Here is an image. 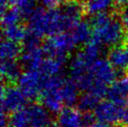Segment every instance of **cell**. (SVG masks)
<instances>
[{
    "instance_id": "8992f818",
    "label": "cell",
    "mask_w": 128,
    "mask_h": 127,
    "mask_svg": "<svg viewBox=\"0 0 128 127\" xmlns=\"http://www.w3.org/2000/svg\"><path fill=\"white\" fill-rule=\"evenodd\" d=\"M45 76L38 70H25L22 73L18 80L19 88L28 100H35L40 97Z\"/></svg>"
},
{
    "instance_id": "d4e9b609",
    "label": "cell",
    "mask_w": 128,
    "mask_h": 127,
    "mask_svg": "<svg viewBox=\"0 0 128 127\" xmlns=\"http://www.w3.org/2000/svg\"><path fill=\"white\" fill-rule=\"evenodd\" d=\"M0 125L1 127H8V114L1 111V116H0Z\"/></svg>"
},
{
    "instance_id": "cb8c5ba5",
    "label": "cell",
    "mask_w": 128,
    "mask_h": 127,
    "mask_svg": "<svg viewBox=\"0 0 128 127\" xmlns=\"http://www.w3.org/2000/svg\"><path fill=\"white\" fill-rule=\"evenodd\" d=\"M128 6V0H114V7L116 10H119L122 8Z\"/></svg>"
},
{
    "instance_id": "83f0119b",
    "label": "cell",
    "mask_w": 128,
    "mask_h": 127,
    "mask_svg": "<svg viewBox=\"0 0 128 127\" xmlns=\"http://www.w3.org/2000/svg\"><path fill=\"white\" fill-rule=\"evenodd\" d=\"M74 1H78V0H59V3H62L66 5V4L71 3V2H74Z\"/></svg>"
},
{
    "instance_id": "d6986e66",
    "label": "cell",
    "mask_w": 128,
    "mask_h": 127,
    "mask_svg": "<svg viewBox=\"0 0 128 127\" xmlns=\"http://www.w3.org/2000/svg\"><path fill=\"white\" fill-rule=\"evenodd\" d=\"M22 15L16 7H10L4 11H1V24L2 29L20 24Z\"/></svg>"
},
{
    "instance_id": "52a82bcc",
    "label": "cell",
    "mask_w": 128,
    "mask_h": 127,
    "mask_svg": "<svg viewBox=\"0 0 128 127\" xmlns=\"http://www.w3.org/2000/svg\"><path fill=\"white\" fill-rule=\"evenodd\" d=\"M126 105H122L110 100L101 101L94 110L96 120L106 124H115L121 122L124 108Z\"/></svg>"
},
{
    "instance_id": "9c48e42d",
    "label": "cell",
    "mask_w": 128,
    "mask_h": 127,
    "mask_svg": "<svg viewBox=\"0 0 128 127\" xmlns=\"http://www.w3.org/2000/svg\"><path fill=\"white\" fill-rule=\"evenodd\" d=\"M108 100L122 105L128 104V75H125L116 80L108 89L107 95Z\"/></svg>"
},
{
    "instance_id": "484cf974",
    "label": "cell",
    "mask_w": 128,
    "mask_h": 127,
    "mask_svg": "<svg viewBox=\"0 0 128 127\" xmlns=\"http://www.w3.org/2000/svg\"><path fill=\"white\" fill-rule=\"evenodd\" d=\"M121 124L124 125H128V104L124 106V111H122V115Z\"/></svg>"
},
{
    "instance_id": "4316f807",
    "label": "cell",
    "mask_w": 128,
    "mask_h": 127,
    "mask_svg": "<svg viewBox=\"0 0 128 127\" xmlns=\"http://www.w3.org/2000/svg\"><path fill=\"white\" fill-rule=\"evenodd\" d=\"M90 127H110V125L106 124H103V122H96L94 124H92V126H90Z\"/></svg>"
},
{
    "instance_id": "6da1fadb",
    "label": "cell",
    "mask_w": 128,
    "mask_h": 127,
    "mask_svg": "<svg viewBox=\"0 0 128 127\" xmlns=\"http://www.w3.org/2000/svg\"><path fill=\"white\" fill-rule=\"evenodd\" d=\"M92 39L102 46L118 47L127 41V33L120 21L108 12H102L92 17L91 21Z\"/></svg>"
},
{
    "instance_id": "7402d4cb",
    "label": "cell",
    "mask_w": 128,
    "mask_h": 127,
    "mask_svg": "<svg viewBox=\"0 0 128 127\" xmlns=\"http://www.w3.org/2000/svg\"><path fill=\"white\" fill-rule=\"evenodd\" d=\"M82 127H90L96 122V117L92 112H82Z\"/></svg>"
},
{
    "instance_id": "f1b7e54d",
    "label": "cell",
    "mask_w": 128,
    "mask_h": 127,
    "mask_svg": "<svg viewBox=\"0 0 128 127\" xmlns=\"http://www.w3.org/2000/svg\"><path fill=\"white\" fill-rule=\"evenodd\" d=\"M49 127H58V126H57V124H50V126H49Z\"/></svg>"
},
{
    "instance_id": "4fadbf2b",
    "label": "cell",
    "mask_w": 128,
    "mask_h": 127,
    "mask_svg": "<svg viewBox=\"0 0 128 127\" xmlns=\"http://www.w3.org/2000/svg\"><path fill=\"white\" fill-rule=\"evenodd\" d=\"M69 32L77 46L88 43L92 38V26L91 24H88L86 22L80 21L71 30H69Z\"/></svg>"
},
{
    "instance_id": "5bb4252c",
    "label": "cell",
    "mask_w": 128,
    "mask_h": 127,
    "mask_svg": "<svg viewBox=\"0 0 128 127\" xmlns=\"http://www.w3.org/2000/svg\"><path fill=\"white\" fill-rule=\"evenodd\" d=\"M64 63H66V61L61 60V59L47 57L42 61L38 70L45 77H49V78L50 77H55V76H60Z\"/></svg>"
},
{
    "instance_id": "ffe728a7",
    "label": "cell",
    "mask_w": 128,
    "mask_h": 127,
    "mask_svg": "<svg viewBox=\"0 0 128 127\" xmlns=\"http://www.w3.org/2000/svg\"><path fill=\"white\" fill-rule=\"evenodd\" d=\"M20 11L22 19L29 20L38 8V0H20L15 6Z\"/></svg>"
},
{
    "instance_id": "3957f363",
    "label": "cell",
    "mask_w": 128,
    "mask_h": 127,
    "mask_svg": "<svg viewBox=\"0 0 128 127\" xmlns=\"http://www.w3.org/2000/svg\"><path fill=\"white\" fill-rule=\"evenodd\" d=\"M64 78L60 76L46 77L40 94V101L42 106L50 112L59 113L63 110L64 101L62 97V87Z\"/></svg>"
},
{
    "instance_id": "ac0fdd59",
    "label": "cell",
    "mask_w": 128,
    "mask_h": 127,
    "mask_svg": "<svg viewBox=\"0 0 128 127\" xmlns=\"http://www.w3.org/2000/svg\"><path fill=\"white\" fill-rule=\"evenodd\" d=\"M26 35H27V29L22 24H16L3 29L4 39L10 40L16 43L24 42Z\"/></svg>"
},
{
    "instance_id": "44dd1931",
    "label": "cell",
    "mask_w": 128,
    "mask_h": 127,
    "mask_svg": "<svg viewBox=\"0 0 128 127\" xmlns=\"http://www.w3.org/2000/svg\"><path fill=\"white\" fill-rule=\"evenodd\" d=\"M117 13L118 20L120 21V22L122 25L125 32L128 33V6L117 10Z\"/></svg>"
},
{
    "instance_id": "e0dca14e",
    "label": "cell",
    "mask_w": 128,
    "mask_h": 127,
    "mask_svg": "<svg viewBox=\"0 0 128 127\" xmlns=\"http://www.w3.org/2000/svg\"><path fill=\"white\" fill-rule=\"evenodd\" d=\"M83 5L86 14L94 16L102 12H107L111 5H114V0H84Z\"/></svg>"
},
{
    "instance_id": "2e32d148",
    "label": "cell",
    "mask_w": 128,
    "mask_h": 127,
    "mask_svg": "<svg viewBox=\"0 0 128 127\" xmlns=\"http://www.w3.org/2000/svg\"><path fill=\"white\" fill-rule=\"evenodd\" d=\"M1 59L3 61H16L21 57L22 47L19 43L3 39L1 43Z\"/></svg>"
},
{
    "instance_id": "277c9868",
    "label": "cell",
    "mask_w": 128,
    "mask_h": 127,
    "mask_svg": "<svg viewBox=\"0 0 128 127\" xmlns=\"http://www.w3.org/2000/svg\"><path fill=\"white\" fill-rule=\"evenodd\" d=\"M42 47L44 54L47 55V57L66 61L68 54L77 45L72 38L70 32L68 31L49 36L43 43Z\"/></svg>"
},
{
    "instance_id": "7c38bea8",
    "label": "cell",
    "mask_w": 128,
    "mask_h": 127,
    "mask_svg": "<svg viewBox=\"0 0 128 127\" xmlns=\"http://www.w3.org/2000/svg\"><path fill=\"white\" fill-rule=\"evenodd\" d=\"M78 91L80 89L71 78H64L62 87V97L64 101V106H73L78 101Z\"/></svg>"
},
{
    "instance_id": "603a6c76",
    "label": "cell",
    "mask_w": 128,
    "mask_h": 127,
    "mask_svg": "<svg viewBox=\"0 0 128 127\" xmlns=\"http://www.w3.org/2000/svg\"><path fill=\"white\" fill-rule=\"evenodd\" d=\"M40 4L46 10H54L57 8V5L59 4V0H39Z\"/></svg>"
},
{
    "instance_id": "f546056e",
    "label": "cell",
    "mask_w": 128,
    "mask_h": 127,
    "mask_svg": "<svg viewBox=\"0 0 128 127\" xmlns=\"http://www.w3.org/2000/svg\"><path fill=\"white\" fill-rule=\"evenodd\" d=\"M120 127H125V126H120Z\"/></svg>"
},
{
    "instance_id": "9a60e30c",
    "label": "cell",
    "mask_w": 128,
    "mask_h": 127,
    "mask_svg": "<svg viewBox=\"0 0 128 127\" xmlns=\"http://www.w3.org/2000/svg\"><path fill=\"white\" fill-rule=\"evenodd\" d=\"M102 96L96 94L94 92H83L80 96L77 103L78 110L80 112H92L94 111L97 106L102 101Z\"/></svg>"
},
{
    "instance_id": "8fae6325",
    "label": "cell",
    "mask_w": 128,
    "mask_h": 127,
    "mask_svg": "<svg viewBox=\"0 0 128 127\" xmlns=\"http://www.w3.org/2000/svg\"><path fill=\"white\" fill-rule=\"evenodd\" d=\"M22 66L16 61H3L1 64V77L4 84H12L21 77Z\"/></svg>"
},
{
    "instance_id": "5b68a950",
    "label": "cell",
    "mask_w": 128,
    "mask_h": 127,
    "mask_svg": "<svg viewBox=\"0 0 128 127\" xmlns=\"http://www.w3.org/2000/svg\"><path fill=\"white\" fill-rule=\"evenodd\" d=\"M27 97L21 89L12 84H2L1 88V111L7 113L16 112L26 106Z\"/></svg>"
},
{
    "instance_id": "ba28073f",
    "label": "cell",
    "mask_w": 128,
    "mask_h": 127,
    "mask_svg": "<svg viewBox=\"0 0 128 127\" xmlns=\"http://www.w3.org/2000/svg\"><path fill=\"white\" fill-rule=\"evenodd\" d=\"M43 44L38 46H22V52L20 57L21 66L25 70H36L44 60Z\"/></svg>"
},
{
    "instance_id": "30bf717a",
    "label": "cell",
    "mask_w": 128,
    "mask_h": 127,
    "mask_svg": "<svg viewBox=\"0 0 128 127\" xmlns=\"http://www.w3.org/2000/svg\"><path fill=\"white\" fill-rule=\"evenodd\" d=\"M58 127H82V112L74 106H64L57 115Z\"/></svg>"
},
{
    "instance_id": "7a4b0ae2",
    "label": "cell",
    "mask_w": 128,
    "mask_h": 127,
    "mask_svg": "<svg viewBox=\"0 0 128 127\" xmlns=\"http://www.w3.org/2000/svg\"><path fill=\"white\" fill-rule=\"evenodd\" d=\"M50 124L49 110L39 104L26 106L8 117V127H49Z\"/></svg>"
}]
</instances>
